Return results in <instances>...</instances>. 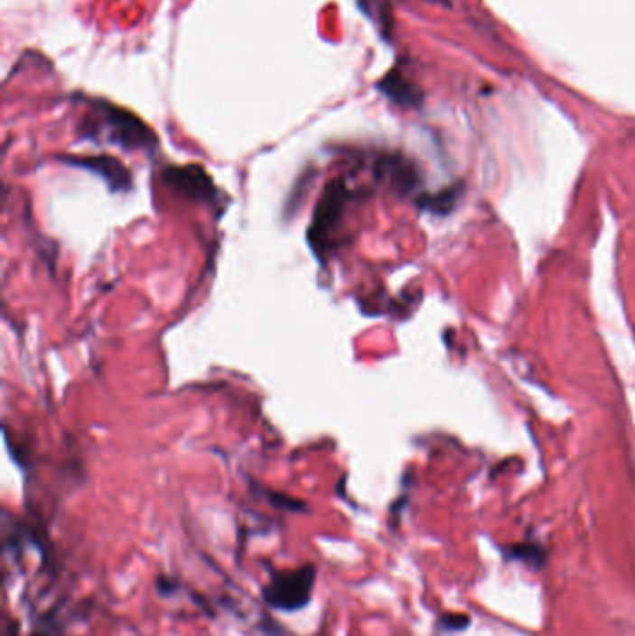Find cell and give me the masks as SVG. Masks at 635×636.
<instances>
[{"label":"cell","instance_id":"6da1fadb","mask_svg":"<svg viewBox=\"0 0 635 636\" xmlns=\"http://www.w3.org/2000/svg\"><path fill=\"white\" fill-rule=\"evenodd\" d=\"M84 131L89 138H105L129 151H154L159 145L155 133L140 117L110 103H98L94 112L84 119Z\"/></svg>","mask_w":635,"mask_h":636},{"label":"cell","instance_id":"7a4b0ae2","mask_svg":"<svg viewBox=\"0 0 635 636\" xmlns=\"http://www.w3.org/2000/svg\"><path fill=\"white\" fill-rule=\"evenodd\" d=\"M356 198V190H350L347 180L338 177L326 185L321 199L317 201L313 220L308 229V242L312 250L322 259L326 253L334 250L332 236H334L338 226L343 220L347 205Z\"/></svg>","mask_w":635,"mask_h":636},{"label":"cell","instance_id":"3957f363","mask_svg":"<svg viewBox=\"0 0 635 636\" xmlns=\"http://www.w3.org/2000/svg\"><path fill=\"white\" fill-rule=\"evenodd\" d=\"M317 579L315 564H304L293 569L270 571V577L261 590L263 601L270 609L294 613L310 604Z\"/></svg>","mask_w":635,"mask_h":636},{"label":"cell","instance_id":"277c9868","mask_svg":"<svg viewBox=\"0 0 635 636\" xmlns=\"http://www.w3.org/2000/svg\"><path fill=\"white\" fill-rule=\"evenodd\" d=\"M163 183L177 196H185L198 203L215 205L220 201V190L213 177L198 164L168 166L163 171Z\"/></svg>","mask_w":635,"mask_h":636},{"label":"cell","instance_id":"5b68a950","mask_svg":"<svg viewBox=\"0 0 635 636\" xmlns=\"http://www.w3.org/2000/svg\"><path fill=\"white\" fill-rule=\"evenodd\" d=\"M62 162L99 175L112 192H129L133 189V175L127 166L110 155L62 157Z\"/></svg>","mask_w":635,"mask_h":636},{"label":"cell","instance_id":"8992f818","mask_svg":"<svg viewBox=\"0 0 635 636\" xmlns=\"http://www.w3.org/2000/svg\"><path fill=\"white\" fill-rule=\"evenodd\" d=\"M373 171L377 179L388 180L399 194H408L419 185L416 166L401 155H380L375 159Z\"/></svg>","mask_w":635,"mask_h":636},{"label":"cell","instance_id":"52a82bcc","mask_svg":"<svg viewBox=\"0 0 635 636\" xmlns=\"http://www.w3.org/2000/svg\"><path fill=\"white\" fill-rule=\"evenodd\" d=\"M421 199L423 201H419V205L423 208L433 210V212H447V210H451L453 205H455L457 192L455 190H445V192H440V194H434V196H429V198H421Z\"/></svg>","mask_w":635,"mask_h":636},{"label":"cell","instance_id":"ba28073f","mask_svg":"<svg viewBox=\"0 0 635 636\" xmlns=\"http://www.w3.org/2000/svg\"><path fill=\"white\" fill-rule=\"evenodd\" d=\"M263 495L265 499L272 504V506H276V508H282V510H289V512H302V510H306V504L302 502V501H296L285 493H278V492H270V490H263Z\"/></svg>","mask_w":635,"mask_h":636},{"label":"cell","instance_id":"9c48e42d","mask_svg":"<svg viewBox=\"0 0 635 636\" xmlns=\"http://www.w3.org/2000/svg\"><path fill=\"white\" fill-rule=\"evenodd\" d=\"M512 557H517L524 562H533V564H540L544 560L542 553L537 548H533V545H518V548L512 549Z\"/></svg>","mask_w":635,"mask_h":636}]
</instances>
